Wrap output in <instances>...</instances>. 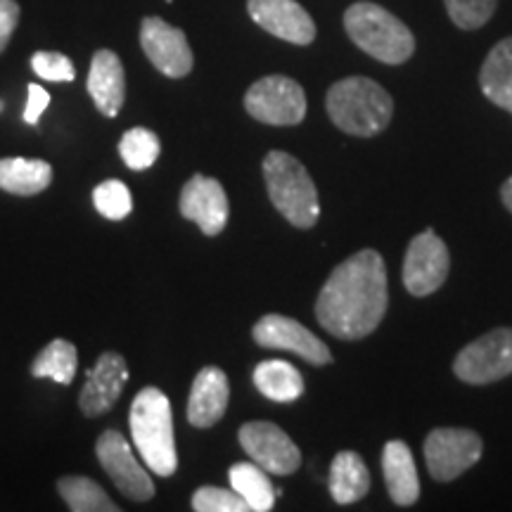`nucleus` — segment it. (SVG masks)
<instances>
[{"instance_id":"obj_17","label":"nucleus","mask_w":512,"mask_h":512,"mask_svg":"<svg viewBox=\"0 0 512 512\" xmlns=\"http://www.w3.org/2000/svg\"><path fill=\"white\" fill-rule=\"evenodd\" d=\"M230 399L228 377L221 368L207 366L197 373L188 399V422L192 427H214L223 418Z\"/></svg>"},{"instance_id":"obj_5","label":"nucleus","mask_w":512,"mask_h":512,"mask_svg":"<svg viewBox=\"0 0 512 512\" xmlns=\"http://www.w3.org/2000/svg\"><path fill=\"white\" fill-rule=\"evenodd\" d=\"M264 178L273 207L292 226L313 228L320 216L316 183L311 181L306 166L283 150L268 152L264 159Z\"/></svg>"},{"instance_id":"obj_12","label":"nucleus","mask_w":512,"mask_h":512,"mask_svg":"<svg viewBox=\"0 0 512 512\" xmlns=\"http://www.w3.org/2000/svg\"><path fill=\"white\" fill-rule=\"evenodd\" d=\"M240 444L256 465L271 475H292L302 465V453L294 441L273 422H247L240 427Z\"/></svg>"},{"instance_id":"obj_20","label":"nucleus","mask_w":512,"mask_h":512,"mask_svg":"<svg viewBox=\"0 0 512 512\" xmlns=\"http://www.w3.org/2000/svg\"><path fill=\"white\" fill-rule=\"evenodd\" d=\"M479 86L496 107L512 114V36L496 43L486 55L479 72Z\"/></svg>"},{"instance_id":"obj_22","label":"nucleus","mask_w":512,"mask_h":512,"mask_svg":"<svg viewBox=\"0 0 512 512\" xmlns=\"http://www.w3.org/2000/svg\"><path fill=\"white\" fill-rule=\"evenodd\" d=\"M330 494L339 505L361 501L370 489V472L363 458L354 451L337 453L330 465Z\"/></svg>"},{"instance_id":"obj_3","label":"nucleus","mask_w":512,"mask_h":512,"mask_svg":"<svg viewBox=\"0 0 512 512\" xmlns=\"http://www.w3.org/2000/svg\"><path fill=\"white\" fill-rule=\"evenodd\" d=\"M325 107L339 131L358 138L382 133L394 114L392 95L368 76H349L330 86Z\"/></svg>"},{"instance_id":"obj_24","label":"nucleus","mask_w":512,"mask_h":512,"mask_svg":"<svg viewBox=\"0 0 512 512\" xmlns=\"http://www.w3.org/2000/svg\"><path fill=\"white\" fill-rule=\"evenodd\" d=\"M230 489L238 491V494L245 498L249 510L254 512H268L273 510L275 496L278 491L273 489L271 479H268L264 467L254 463H235L228 472Z\"/></svg>"},{"instance_id":"obj_6","label":"nucleus","mask_w":512,"mask_h":512,"mask_svg":"<svg viewBox=\"0 0 512 512\" xmlns=\"http://www.w3.org/2000/svg\"><path fill=\"white\" fill-rule=\"evenodd\" d=\"M245 110L271 126H297L306 117V93L290 76H264L245 95Z\"/></svg>"},{"instance_id":"obj_4","label":"nucleus","mask_w":512,"mask_h":512,"mask_svg":"<svg viewBox=\"0 0 512 512\" xmlns=\"http://www.w3.org/2000/svg\"><path fill=\"white\" fill-rule=\"evenodd\" d=\"M344 29L351 41L377 62L403 64L415 53L413 31L377 3L361 0L349 5L344 12Z\"/></svg>"},{"instance_id":"obj_8","label":"nucleus","mask_w":512,"mask_h":512,"mask_svg":"<svg viewBox=\"0 0 512 512\" xmlns=\"http://www.w3.org/2000/svg\"><path fill=\"white\" fill-rule=\"evenodd\" d=\"M482 458V439L472 430L441 427L425 439V463L432 479L446 484L470 470Z\"/></svg>"},{"instance_id":"obj_34","label":"nucleus","mask_w":512,"mask_h":512,"mask_svg":"<svg viewBox=\"0 0 512 512\" xmlns=\"http://www.w3.org/2000/svg\"><path fill=\"white\" fill-rule=\"evenodd\" d=\"M501 197H503V204H505V207H508V211L512 214V176L508 178V181L503 183Z\"/></svg>"},{"instance_id":"obj_21","label":"nucleus","mask_w":512,"mask_h":512,"mask_svg":"<svg viewBox=\"0 0 512 512\" xmlns=\"http://www.w3.org/2000/svg\"><path fill=\"white\" fill-rule=\"evenodd\" d=\"M53 181V166L43 159L5 157L0 159V190L10 195L31 197L43 192Z\"/></svg>"},{"instance_id":"obj_29","label":"nucleus","mask_w":512,"mask_h":512,"mask_svg":"<svg viewBox=\"0 0 512 512\" xmlns=\"http://www.w3.org/2000/svg\"><path fill=\"white\" fill-rule=\"evenodd\" d=\"M446 12L458 29H482L494 17L498 0H444Z\"/></svg>"},{"instance_id":"obj_27","label":"nucleus","mask_w":512,"mask_h":512,"mask_svg":"<svg viewBox=\"0 0 512 512\" xmlns=\"http://www.w3.org/2000/svg\"><path fill=\"white\" fill-rule=\"evenodd\" d=\"M159 152H162V143H159L157 133L150 128H131L119 140V155L124 164L133 171H145L157 162Z\"/></svg>"},{"instance_id":"obj_13","label":"nucleus","mask_w":512,"mask_h":512,"mask_svg":"<svg viewBox=\"0 0 512 512\" xmlns=\"http://www.w3.org/2000/svg\"><path fill=\"white\" fill-rule=\"evenodd\" d=\"M140 46L155 67L169 79H183L192 72L190 43L178 27H171L162 17H145L140 24Z\"/></svg>"},{"instance_id":"obj_10","label":"nucleus","mask_w":512,"mask_h":512,"mask_svg":"<svg viewBox=\"0 0 512 512\" xmlns=\"http://www.w3.org/2000/svg\"><path fill=\"white\" fill-rule=\"evenodd\" d=\"M451 256L444 240L434 230L415 235L403 261V285L413 297H427L446 283Z\"/></svg>"},{"instance_id":"obj_23","label":"nucleus","mask_w":512,"mask_h":512,"mask_svg":"<svg viewBox=\"0 0 512 512\" xmlns=\"http://www.w3.org/2000/svg\"><path fill=\"white\" fill-rule=\"evenodd\" d=\"M254 387L275 403H292L304 394V377L292 363L271 358L254 368Z\"/></svg>"},{"instance_id":"obj_7","label":"nucleus","mask_w":512,"mask_h":512,"mask_svg":"<svg viewBox=\"0 0 512 512\" xmlns=\"http://www.w3.org/2000/svg\"><path fill=\"white\" fill-rule=\"evenodd\" d=\"M453 370L467 384H489L512 375V328L491 330L467 344Z\"/></svg>"},{"instance_id":"obj_1","label":"nucleus","mask_w":512,"mask_h":512,"mask_svg":"<svg viewBox=\"0 0 512 512\" xmlns=\"http://www.w3.org/2000/svg\"><path fill=\"white\" fill-rule=\"evenodd\" d=\"M387 268L375 249H361L342 261L316 302V318L330 335L363 339L375 332L387 313Z\"/></svg>"},{"instance_id":"obj_30","label":"nucleus","mask_w":512,"mask_h":512,"mask_svg":"<svg viewBox=\"0 0 512 512\" xmlns=\"http://www.w3.org/2000/svg\"><path fill=\"white\" fill-rule=\"evenodd\" d=\"M192 510L197 512H249V505L238 491L202 486L192 494Z\"/></svg>"},{"instance_id":"obj_26","label":"nucleus","mask_w":512,"mask_h":512,"mask_svg":"<svg viewBox=\"0 0 512 512\" xmlns=\"http://www.w3.org/2000/svg\"><path fill=\"white\" fill-rule=\"evenodd\" d=\"M76 368H79V356H76L74 344L67 339H53L31 363L34 377H50L57 384H72Z\"/></svg>"},{"instance_id":"obj_18","label":"nucleus","mask_w":512,"mask_h":512,"mask_svg":"<svg viewBox=\"0 0 512 512\" xmlns=\"http://www.w3.org/2000/svg\"><path fill=\"white\" fill-rule=\"evenodd\" d=\"M88 95L105 117L114 119L121 112L126 98V74L117 53L98 50L93 55L91 72H88Z\"/></svg>"},{"instance_id":"obj_32","label":"nucleus","mask_w":512,"mask_h":512,"mask_svg":"<svg viewBox=\"0 0 512 512\" xmlns=\"http://www.w3.org/2000/svg\"><path fill=\"white\" fill-rule=\"evenodd\" d=\"M19 22L17 0H0V53L8 48L12 34H15Z\"/></svg>"},{"instance_id":"obj_25","label":"nucleus","mask_w":512,"mask_h":512,"mask_svg":"<svg viewBox=\"0 0 512 512\" xmlns=\"http://www.w3.org/2000/svg\"><path fill=\"white\" fill-rule=\"evenodd\" d=\"M57 491L74 512H119V505H114L102 486L88 477H62Z\"/></svg>"},{"instance_id":"obj_28","label":"nucleus","mask_w":512,"mask_h":512,"mask_svg":"<svg viewBox=\"0 0 512 512\" xmlns=\"http://www.w3.org/2000/svg\"><path fill=\"white\" fill-rule=\"evenodd\" d=\"M93 204H95V209H98L100 214L110 221L126 219V216L133 211L131 190H128L121 181H117V178L102 181L98 188L93 190Z\"/></svg>"},{"instance_id":"obj_35","label":"nucleus","mask_w":512,"mask_h":512,"mask_svg":"<svg viewBox=\"0 0 512 512\" xmlns=\"http://www.w3.org/2000/svg\"><path fill=\"white\" fill-rule=\"evenodd\" d=\"M169 3H171V0H169Z\"/></svg>"},{"instance_id":"obj_15","label":"nucleus","mask_w":512,"mask_h":512,"mask_svg":"<svg viewBox=\"0 0 512 512\" xmlns=\"http://www.w3.org/2000/svg\"><path fill=\"white\" fill-rule=\"evenodd\" d=\"M247 10L261 29L294 46H309L316 38V24L297 0H247Z\"/></svg>"},{"instance_id":"obj_11","label":"nucleus","mask_w":512,"mask_h":512,"mask_svg":"<svg viewBox=\"0 0 512 512\" xmlns=\"http://www.w3.org/2000/svg\"><path fill=\"white\" fill-rule=\"evenodd\" d=\"M252 337L259 347L290 351V354L302 356L311 366H328L332 361L330 349L325 347L323 339H318L294 318L280 316V313H268V316L261 318L254 325Z\"/></svg>"},{"instance_id":"obj_33","label":"nucleus","mask_w":512,"mask_h":512,"mask_svg":"<svg viewBox=\"0 0 512 512\" xmlns=\"http://www.w3.org/2000/svg\"><path fill=\"white\" fill-rule=\"evenodd\" d=\"M50 105V95L43 86H36V83H29V100L27 107H24V121L31 126L38 124L41 114L48 110Z\"/></svg>"},{"instance_id":"obj_2","label":"nucleus","mask_w":512,"mask_h":512,"mask_svg":"<svg viewBox=\"0 0 512 512\" xmlns=\"http://www.w3.org/2000/svg\"><path fill=\"white\" fill-rule=\"evenodd\" d=\"M128 425H131L133 444H136L145 465L159 477L174 475L178 467V453L169 396L157 387L140 389L131 403Z\"/></svg>"},{"instance_id":"obj_19","label":"nucleus","mask_w":512,"mask_h":512,"mask_svg":"<svg viewBox=\"0 0 512 512\" xmlns=\"http://www.w3.org/2000/svg\"><path fill=\"white\" fill-rule=\"evenodd\" d=\"M382 472L396 505H413L420 498V479L413 453L403 441H387L382 451Z\"/></svg>"},{"instance_id":"obj_14","label":"nucleus","mask_w":512,"mask_h":512,"mask_svg":"<svg viewBox=\"0 0 512 512\" xmlns=\"http://www.w3.org/2000/svg\"><path fill=\"white\" fill-rule=\"evenodd\" d=\"M181 214L197 223L204 235L214 238L228 223V195L223 185L211 176H192L181 190Z\"/></svg>"},{"instance_id":"obj_31","label":"nucleus","mask_w":512,"mask_h":512,"mask_svg":"<svg viewBox=\"0 0 512 512\" xmlns=\"http://www.w3.org/2000/svg\"><path fill=\"white\" fill-rule=\"evenodd\" d=\"M31 69H34L43 81L72 83L76 79V69L72 60L62 53H53V50H41V53L31 57Z\"/></svg>"},{"instance_id":"obj_9","label":"nucleus","mask_w":512,"mask_h":512,"mask_svg":"<svg viewBox=\"0 0 512 512\" xmlns=\"http://www.w3.org/2000/svg\"><path fill=\"white\" fill-rule=\"evenodd\" d=\"M95 453H98L100 465L110 475L112 484L124 494L126 498L136 503H145L155 496V484H152L150 472L138 463L136 453L124 434L117 430H107L100 434L98 444H95Z\"/></svg>"},{"instance_id":"obj_16","label":"nucleus","mask_w":512,"mask_h":512,"mask_svg":"<svg viewBox=\"0 0 512 512\" xmlns=\"http://www.w3.org/2000/svg\"><path fill=\"white\" fill-rule=\"evenodd\" d=\"M126 380V358L117 354V351H105V354L95 361V366L88 370L86 384H83L79 394V406L83 415L98 418V415L110 411L114 403L119 401L121 392H124Z\"/></svg>"}]
</instances>
